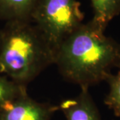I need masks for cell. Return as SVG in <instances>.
Here are the masks:
<instances>
[{
  "instance_id": "6da1fadb",
  "label": "cell",
  "mask_w": 120,
  "mask_h": 120,
  "mask_svg": "<svg viewBox=\"0 0 120 120\" xmlns=\"http://www.w3.org/2000/svg\"><path fill=\"white\" fill-rule=\"evenodd\" d=\"M54 65L65 80L89 88L106 82L120 68V43L90 20L61 43Z\"/></svg>"
},
{
  "instance_id": "7a4b0ae2",
  "label": "cell",
  "mask_w": 120,
  "mask_h": 120,
  "mask_svg": "<svg viewBox=\"0 0 120 120\" xmlns=\"http://www.w3.org/2000/svg\"><path fill=\"white\" fill-rule=\"evenodd\" d=\"M55 52L31 22L10 21L0 29V73L27 87L49 66Z\"/></svg>"
},
{
  "instance_id": "3957f363",
  "label": "cell",
  "mask_w": 120,
  "mask_h": 120,
  "mask_svg": "<svg viewBox=\"0 0 120 120\" xmlns=\"http://www.w3.org/2000/svg\"><path fill=\"white\" fill-rule=\"evenodd\" d=\"M83 19L77 0H39L31 19L56 54L61 43L83 23Z\"/></svg>"
},
{
  "instance_id": "277c9868",
  "label": "cell",
  "mask_w": 120,
  "mask_h": 120,
  "mask_svg": "<svg viewBox=\"0 0 120 120\" xmlns=\"http://www.w3.org/2000/svg\"><path fill=\"white\" fill-rule=\"evenodd\" d=\"M58 109L57 105L38 101L26 93L0 110V120H51Z\"/></svg>"
},
{
  "instance_id": "5b68a950",
  "label": "cell",
  "mask_w": 120,
  "mask_h": 120,
  "mask_svg": "<svg viewBox=\"0 0 120 120\" xmlns=\"http://www.w3.org/2000/svg\"><path fill=\"white\" fill-rule=\"evenodd\" d=\"M80 89L77 96L63 100L58 105L59 109L67 120H102L89 88Z\"/></svg>"
},
{
  "instance_id": "8992f818",
  "label": "cell",
  "mask_w": 120,
  "mask_h": 120,
  "mask_svg": "<svg viewBox=\"0 0 120 120\" xmlns=\"http://www.w3.org/2000/svg\"><path fill=\"white\" fill-rule=\"evenodd\" d=\"M39 0H0V20L31 22V15Z\"/></svg>"
},
{
  "instance_id": "52a82bcc",
  "label": "cell",
  "mask_w": 120,
  "mask_h": 120,
  "mask_svg": "<svg viewBox=\"0 0 120 120\" xmlns=\"http://www.w3.org/2000/svg\"><path fill=\"white\" fill-rule=\"evenodd\" d=\"M93 9L91 19L99 29L105 31L112 20L120 14V0H90Z\"/></svg>"
},
{
  "instance_id": "ba28073f",
  "label": "cell",
  "mask_w": 120,
  "mask_h": 120,
  "mask_svg": "<svg viewBox=\"0 0 120 120\" xmlns=\"http://www.w3.org/2000/svg\"><path fill=\"white\" fill-rule=\"evenodd\" d=\"M27 92V87L21 86L0 73V110Z\"/></svg>"
},
{
  "instance_id": "9c48e42d",
  "label": "cell",
  "mask_w": 120,
  "mask_h": 120,
  "mask_svg": "<svg viewBox=\"0 0 120 120\" xmlns=\"http://www.w3.org/2000/svg\"><path fill=\"white\" fill-rule=\"evenodd\" d=\"M109 91L105 99V103L114 114L120 117V68L113 73L106 81Z\"/></svg>"
}]
</instances>
